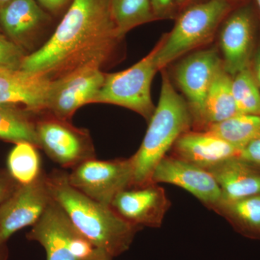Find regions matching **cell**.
<instances>
[{
	"mask_svg": "<svg viewBox=\"0 0 260 260\" xmlns=\"http://www.w3.org/2000/svg\"><path fill=\"white\" fill-rule=\"evenodd\" d=\"M232 88L240 114L260 115V89L251 65L232 77Z\"/></svg>",
	"mask_w": 260,
	"mask_h": 260,
	"instance_id": "25",
	"label": "cell"
},
{
	"mask_svg": "<svg viewBox=\"0 0 260 260\" xmlns=\"http://www.w3.org/2000/svg\"><path fill=\"white\" fill-rule=\"evenodd\" d=\"M44 9L51 13H57L71 0H36Z\"/></svg>",
	"mask_w": 260,
	"mask_h": 260,
	"instance_id": "30",
	"label": "cell"
},
{
	"mask_svg": "<svg viewBox=\"0 0 260 260\" xmlns=\"http://www.w3.org/2000/svg\"><path fill=\"white\" fill-rule=\"evenodd\" d=\"M68 174L55 169L47 174V182L51 198L62 208L75 229L112 258L127 251L142 228L126 221L112 207L77 190L68 181Z\"/></svg>",
	"mask_w": 260,
	"mask_h": 260,
	"instance_id": "2",
	"label": "cell"
},
{
	"mask_svg": "<svg viewBox=\"0 0 260 260\" xmlns=\"http://www.w3.org/2000/svg\"><path fill=\"white\" fill-rule=\"evenodd\" d=\"M215 210L244 237L260 239V194L220 203Z\"/></svg>",
	"mask_w": 260,
	"mask_h": 260,
	"instance_id": "20",
	"label": "cell"
},
{
	"mask_svg": "<svg viewBox=\"0 0 260 260\" xmlns=\"http://www.w3.org/2000/svg\"><path fill=\"white\" fill-rule=\"evenodd\" d=\"M35 114L14 106L0 105V140L27 142L40 148Z\"/></svg>",
	"mask_w": 260,
	"mask_h": 260,
	"instance_id": "21",
	"label": "cell"
},
{
	"mask_svg": "<svg viewBox=\"0 0 260 260\" xmlns=\"http://www.w3.org/2000/svg\"><path fill=\"white\" fill-rule=\"evenodd\" d=\"M157 46L148 55L124 71L105 75L102 88L93 104L119 106L138 113L149 121L155 112L151 84L158 71L155 63Z\"/></svg>",
	"mask_w": 260,
	"mask_h": 260,
	"instance_id": "5",
	"label": "cell"
},
{
	"mask_svg": "<svg viewBox=\"0 0 260 260\" xmlns=\"http://www.w3.org/2000/svg\"><path fill=\"white\" fill-rule=\"evenodd\" d=\"M174 156L208 170L239 156L241 150L208 132L188 131L173 145Z\"/></svg>",
	"mask_w": 260,
	"mask_h": 260,
	"instance_id": "17",
	"label": "cell"
},
{
	"mask_svg": "<svg viewBox=\"0 0 260 260\" xmlns=\"http://www.w3.org/2000/svg\"><path fill=\"white\" fill-rule=\"evenodd\" d=\"M255 18L252 8L244 5L225 19L220 43L224 70L232 76L250 67L254 52Z\"/></svg>",
	"mask_w": 260,
	"mask_h": 260,
	"instance_id": "11",
	"label": "cell"
},
{
	"mask_svg": "<svg viewBox=\"0 0 260 260\" xmlns=\"http://www.w3.org/2000/svg\"><path fill=\"white\" fill-rule=\"evenodd\" d=\"M133 160L92 158L72 169L68 181L77 190L102 204L111 206L120 191L133 186Z\"/></svg>",
	"mask_w": 260,
	"mask_h": 260,
	"instance_id": "7",
	"label": "cell"
},
{
	"mask_svg": "<svg viewBox=\"0 0 260 260\" xmlns=\"http://www.w3.org/2000/svg\"><path fill=\"white\" fill-rule=\"evenodd\" d=\"M112 256L108 255L105 252L102 250H99L95 253V255L87 260H112Z\"/></svg>",
	"mask_w": 260,
	"mask_h": 260,
	"instance_id": "33",
	"label": "cell"
},
{
	"mask_svg": "<svg viewBox=\"0 0 260 260\" xmlns=\"http://www.w3.org/2000/svg\"><path fill=\"white\" fill-rule=\"evenodd\" d=\"M203 130L242 150L260 136V115L239 114L220 122L210 124Z\"/></svg>",
	"mask_w": 260,
	"mask_h": 260,
	"instance_id": "22",
	"label": "cell"
},
{
	"mask_svg": "<svg viewBox=\"0 0 260 260\" xmlns=\"http://www.w3.org/2000/svg\"><path fill=\"white\" fill-rule=\"evenodd\" d=\"M231 2H232V3L233 2H235V3H238V2H242L244 1V0H230Z\"/></svg>",
	"mask_w": 260,
	"mask_h": 260,
	"instance_id": "37",
	"label": "cell"
},
{
	"mask_svg": "<svg viewBox=\"0 0 260 260\" xmlns=\"http://www.w3.org/2000/svg\"><path fill=\"white\" fill-rule=\"evenodd\" d=\"M256 7H257L258 11H259V14L260 17V0H254Z\"/></svg>",
	"mask_w": 260,
	"mask_h": 260,
	"instance_id": "36",
	"label": "cell"
},
{
	"mask_svg": "<svg viewBox=\"0 0 260 260\" xmlns=\"http://www.w3.org/2000/svg\"><path fill=\"white\" fill-rule=\"evenodd\" d=\"M156 20L172 18L175 10L176 0H150Z\"/></svg>",
	"mask_w": 260,
	"mask_h": 260,
	"instance_id": "29",
	"label": "cell"
},
{
	"mask_svg": "<svg viewBox=\"0 0 260 260\" xmlns=\"http://www.w3.org/2000/svg\"><path fill=\"white\" fill-rule=\"evenodd\" d=\"M192 125L189 105L164 73L158 106L149 120L143 143L131 157L134 168L133 186L152 183L154 171L159 162L178 138L190 131Z\"/></svg>",
	"mask_w": 260,
	"mask_h": 260,
	"instance_id": "3",
	"label": "cell"
},
{
	"mask_svg": "<svg viewBox=\"0 0 260 260\" xmlns=\"http://www.w3.org/2000/svg\"><path fill=\"white\" fill-rule=\"evenodd\" d=\"M1 30H2L1 27H0V31H1Z\"/></svg>",
	"mask_w": 260,
	"mask_h": 260,
	"instance_id": "38",
	"label": "cell"
},
{
	"mask_svg": "<svg viewBox=\"0 0 260 260\" xmlns=\"http://www.w3.org/2000/svg\"><path fill=\"white\" fill-rule=\"evenodd\" d=\"M51 82L39 73L0 70V105L14 106L35 114L46 112Z\"/></svg>",
	"mask_w": 260,
	"mask_h": 260,
	"instance_id": "15",
	"label": "cell"
},
{
	"mask_svg": "<svg viewBox=\"0 0 260 260\" xmlns=\"http://www.w3.org/2000/svg\"><path fill=\"white\" fill-rule=\"evenodd\" d=\"M26 237L44 247L47 260H87L100 250L75 229L53 199Z\"/></svg>",
	"mask_w": 260,
	"mask_h": 260,
	"instance_id": "6",
	"label": "cell"
},
{
	"mask_svg": "<svg viewBox=\"0 0 260 260\" xmlns=\"http://www.w3.org/2000/svg\"><path fill=\"white\" fill-rule=\"evenodd\" d=\"M191 0H176V5L179 7H184L191 3Z\"/></svg>",
	"mask_w": 260,
	"mask_h": 260,
	"instance_id": "34",
	"label": "cell"
},
{
	"mask_svg": "<svg viewBox=\"0 0 260 260\" xmlns=\"http://www.w3.org/2000/svg\"><path fill=\"white\" fill-rule=\"evenodd\" d=\"M110 5L121 39L132 29L156 20L150 0H110Z\"/></svg>",
	"mask_w": 260,
	"mask_h": 260,
	"instance_id": "24",
	"label": "cell"
},
{
	"mask_svg": "<svg viewBox=\"0 0 260 260\" xmlns=\"http://www.w3.org/2000/svg\"><path fill=\"white\" fill-rule=\"evenodd\" d=\"M50 20L36 0H12L0 8V27L7 37L25 49Z\"/></svg>",
	"mask_w": 260,
	"mask_h": 260,
	"instance_id": "16",
	"label": "cell"
},
{
	"mask_svg": "<svg viewBox=\"0 0 260 260\" xmlns=\"http://www.w3.org/2000/svg\"><path fill=\"white\" fill-rule=\"evenodd\" d=\"M121 40L110 0H72L50 39L25 56L21 70L54 80L86 67L101 68Z\"/></svg>",
	"mask_w": 260,
	"mask_h": 260,
	"instance_id": "1",
	"label": "cell"
},
{
	"mask_svg": "<svg viewBox=\"0 0 260 260\" xmlns=\"http://www.w3.org/2000/svg\"><path fill=\"white\" fill-rule=\"evenodd\" d=\"M9 256V251H8L7 243L0 242V260H8Z\"/></svg>",
	"mask_w": 260,
	"mask_h": 260,
	"instance_id": "32",
	"label": "cell"
},
{
	"mask_svg": "<svg viewBox=\"0 0 260 260\" xmlns=\"http://www.w3.org/2000/svg\"><path fill=\"white\" fill-rule=\"evenodd\" d=\"M47 175L43 172L34 182L19 185L0 205V242L7 243L20 229L32 226L52 201Z\"/></svg>",
	"mask_w": 260,
	"mask_h": 260,
	"instance_id": "10",
	"label": "cell"
},
{
	"mask_svg": "<svg viewBox=\"0 0 260 260\" xmlns=\"http://www.w3.org/2000/svg\"><path fill=\"white\" fill-rule=\"evenodd\" d=\"M251 68L252 70L253 74L254 75L256 83L260 89V42L259 46L256 48L254 56H253L252 60L251 63Z\"/></svg>",
	"mask_w": 260,
	"mask_h": 260,
	"instance_id": "31",
	"label": "cell"
},
{
	"mask_svg": "<svg viewBox=\"0 0 260 260\" xmlns=\"http://www.w3.org/2000/svg\"><path fill=\"white\" fill-rule=\"evenodd\" d=\"M12 0H0V8H3L5 5L8 4Z\"/></svg>",
	"mask_w": 260,
	"mask_h": 260,
	"instance_id": "35",
	"label": "cell"
},
{
	"mask_svg": "<svg viewBox=\"0 0 260 260\" xmlns=\"http://www.w3.org/2000/svg\"><path fill=\"white\" fill-rule=\"evenodd\" d=\"M152 183L183 188L214 210L221 200L218 183L208 171L175 156H166L160 160L154 171Z\"/></svg>",
	"mask_w": 260,
	"mask_h": 260,
	"instance_id": "14",
	"label": "cell"
},
{
	"mask_svg": "<svg viewBox=\"0 0 260 260\" xmlns=\"http://www.w3.org/2000/svg\"><path fill=\"white\" fill-rule=\"evenodd\" d=\"M232 76L223 67L217 72L210 84L198 120L194 124L205 129L240 114L232 93Z\"/></svg>",
	"mask_w": 260,
	"mask_h": 260,
	"instance_id": "19",
	"label": "cell"
},
{
	"mask_svg": "<svg viewBox=\"0 0 260 260\" xmlns=\"http://www.w3.org/2000/svg\"><path fill=\"white\" fill-rule=\"evenodd\" d=\"M223 61L215 48L193 53L175 70L178 86L186 97L193 124L199 119L208 89Z\"/></svg>",
	"mask_w": 260,
	"mask_h": 260,
	"instance_id": "13",
	"label": "cell"
},
{
	"mask_svg": "<svg viewBox=\"0 0 260 260\" xmlns=\"http://www.w3.org/2000/svg\"><path fill=\"white\" fill-rule=\"evenodd\" d=\"M171 202L158 184L130 186L120 191L111 207L119 216L138 227L158 228L162 225Z\"/></svg>",
	"mask_w": 260,
	"mask_h": 260,
	"instance_id": "12",
	"label": "cell"
},
{
	"mask_svg": "<svg viewBox=\"0 0 260 260\" xmlns=\"http://www.w3.org/2000/svg\"><path fill=\"white\" fill-rule=\"evenodd\" d=\"M4 70V69H0V70Z\"/></svg>",
	"mask_w": 260,
	"mask_h": 260,
	"instance_id": "39",
	"label": "cell"
},
{
	"mask_svg": "<svg viewBox=\"0 0 260 260\" xmlns=\"http://www.w3.org/2000/svg\"><path fill=\"white\" fill-rule=\"evenodd\" d=\"M19 184L7 169H0V205L13 194Z\"/></svg>",
	"mask_w": 260,
	"mask_h": 260,
	"instance_id": "28",
	"label": "cell"
},
{
	"mask_svg": "<svg viewBox=\"0 0 260 260\" xmlns=\"http://www.w3.org/2000/svg\"><path fill=\"white\" fill-rule=\"evenodd\" d=\"M238 158L260 170V136L242 149Z\"/></svg>",
	"mask_w": 260,
	"mask_h": 260,
	"instance_id": "27",
	"label": "cell"
},
{
	"mask_svg": "<svg viewBox=\"0 0 260 260\" xmlns=\"http://www.w3.org/2000/svg\"><path fill=\"white\" fill-rule=\"evenodd\" d=\"M207 171L220 187V204L260 194V170L238 157L224 160Z\"/></svg>",
	"mask_w": 260,
	"mask_h": 260,
	"instance_id": "18",
	"label": "cell"
},
{
	"mask_svg": "<svg viewBox=\"0 0 260 260\" xmlns=\"http://www.w3.org/2000/svg\"><path fill=\"white\" fill-rule=\"evenodd\" d=\"M37 146L21 142L12 149L7 160V170L20 185L30 184L44 172Z\"/></svg>",
	"mask_w": 260,
	"mask_h": 260,
	"instance_id": "23",
	"label": "cell"
},
{
	"mask_svg": "<svg viewBox=\"0 0 260 260\" xmlns=\"http://www.w3.org/2000/svg\"><path fill=\"white\" fill-rule=\"evenodd\" d=\"M25 49L0 34V69L21 70L25 56Z\"/></svg>",
	"mask_w": 260,
	"mask_h": 260,
	"instance_id": "26",
	"label": "cell"
},
{
	"mask_svg": "<svg viewBox=\"0 0 260 260\" xmlns=\"http://www.w3.org/2000/svg\"><path fill=\"white\" fill-rule=\"evenodd\" d=\"M232 10L230 0H206L189 5L179 15L172 31L157 45L155 59L158 70L209 42Z\"/></svg>",
	"mask_w": 260,
	"mask_h": 260,
	"instance_id": "4",
	"label": "cell"
},
{
	"mask_svg": "<svg viewBox=\"0 0 260 260\" xmlns=\"http://www.w3.org/2000/svg\"><path fill=\"white\" fill-rule=\"evenodd\" d=\"M39 146L53 161L73 169L95 158V149L86 129L75 127L68 121L49 115L37 120Z\"/></svg>",
	"mask_w": 260,
	"mask_h": 260,
	"instance_id": "8",
	"label": "cell"
},
{
	"mask_svg": "<svg viewBox=\"0 0 260 260\" xmlns=\"http://www.w3.org/2000/svg\"><path fill=\"white\" fill-rule=\"evenodd\" d=\"M100 69L86 67L52 80L46 112L68 121L79 108L93 104L105 80V74Z\"/></svg>",
	"mask_w": 260,
	"mask_h": 260,
	"instance_id": "9",
	"label": "cell"
}]
</instances>
